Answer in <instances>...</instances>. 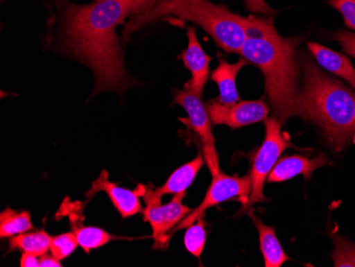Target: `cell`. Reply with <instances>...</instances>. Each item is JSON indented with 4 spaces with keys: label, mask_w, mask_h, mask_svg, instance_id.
<instances>
[{
    "label": "cell",
    "mask_w": 355,
    "mask_h": 267,
    "mask_svg": "<svg viewBox=\"0 0 355 267\" xmlns=\"http://www.w3.org/2000/svg\"><path fill=\"white\" fill-rule=\"evenodd\" d=\"M63 10L64 44L67 51L92 69L93 95L105 91L123 93L135 85L123 60L117 27L148 7L153 0H99L78 6L57 0Z\"/></svg>",
    "instance_id": "1"
},
{
    "label": "cell",
    "mask_w": 355,
    "mask_h": 267,
    "mask_svg": "<svg viewBox=\"0 0 355 267\" xmlns=\"http://www.w3.org/2000/svg\"><path fill=\"white\" fill-rule=\"evenodd\" d=\"M247 37L239 55L264 76L265 92L275 117L281 125L295 117L299 93L297 47L301 37L279 35L273 17H245Z\"/></svg>",
    "instance_id": "2"
},
{
    "label": "cell",
    "mask_w": 355,
    "mask_h": 267,
    "mask_svg": "<svg viewBox=\"0 0 355 267\" xmlns=\"http://www.w3.org/2000/svg\"><path fill=\"white\" fill-rule=\"evenodd\" d=\"M300 64L303 85L295 117L318 126L331 148L340 153L355 135V94L319 69L308 55H301Z\"/></svg>",
    "instance_id": "3"
},
{
    "label": "cell",
    "mask_w": 355,
    "mask_h": 267,
    "mask_svg": "<svg viewBox=\"0 0 355 267\" xmlns=\"http://www.w3.org/2000/svg\"><path fill=\"white\" fill-rule=\"evenodd\" d=\"M168 17L202 28L225 53H239L246 41L245 17L231 12L228 6L216 5L211 0H153L125 24L123 41H129L133 33L148 24Z\"/></svg>",
    "instance_id": "4"
},
{
    "label": "cell",
    "mask_w": 355,
    "mask_h": 267,
    "mask_svg": "<svg viewBox=\"0 0 355 267\" xmlns=\"http://www.w3.org/2000/svg\"><path fill=\"white\" fill-rule=\"evenodd\" d=\"M265 129H266V135H265L264 142L253 155L252 169L250 171L251 183H252L250 196L247 203H244V206L241 207L237 215L244 213L247 209L251 208L255 203L266 201L264 196L265 181L278 162L283 151L289 147H296L283 135L280 121L276 117H272L265 119Z\"/></svg>",
    "instance_id": "5"
},
{
    "label": "cell",
    "mask_w": 355,
    "mask_h": 267,
    "mask_svg": "<svg viewBox=\"0 0 355 267\" xmlns=\"http://www.w3.org/2000/svg\"><path fill=\"white\" fill-rule=\"evenodd\" d=\"M185 192L175 194L171 203L161 205L162 197L155 193V187H146L143 198L146 207L141 210L144 221L153 228L155 249L166 247L171 232L175 226L191 213V209L183 205Z\"/></svg>",
    "instance_id": "6"
},
{
    "label": "cell",
    "mask_w": 355,
    "mask_h": 267,
    "mask_svg": "<svg viewBox=\"0 0 355 267\" xmlns=\"http://www.w3.org/2000/svg\"><path fill=\"white\" fill-rule=\"evenodd\" d=\"M173 103H177V105L184 107L189 114V119H180V121L189 123L193 130L198 135L201 145H202V153L205 163H207L212 176H217L221 171L220 167H219L218 153L215 147L211 117H209L205 103L201 101L200 95L195 93L189 87H184V89L175 91Z\"/></svg>",
    "instance_id": "7"
},
{
    "label": "cell",
    "mask_w": 355,
    "mask_h": 267,
    "mask_svg": "<svg viewBox=\"0 0 355 267\" xmlns=\"http://www.w3.org/2000/svg\"><path fill=\"white\" fill-rule=\"evenodd\" d=\"M251 187H252V183H251L250 174L244 177L228 176V175L223 174V171H220L217 176L213 177L212 182L209 185V190H207L202 203L196 209L191 210V213L187 214L173 228V230L171 232V236L175 231L182 230V229L187 228V227L193 225L199 217L205 214L207 209L212 208V207H215L219 203L230 200V199L235 198V197H241L247 203L248 199H246V197L249 198V196H250Z\"/></svg>",
    "instance_id": "8"
},
{
    "label": "cell",
    "mask_w": 355,
    "mask_h": 267,
    "mask_svg": "<svg viewBox=\"0 0 355 267\" xmlns=\"http://www.w3.org/2000/svg\"><path fill=\"white\" fill-rule=\"evenodd\" d=\"M205 107L214 125H225L231 129L260 123L267 119L269 113L268 105L263 99L241 101L231 105L209 101L205 103Z\"/></svg>",
    "instance_id": "9"
},
{
    "label": "cell",
    "mask_w": 355,
    "mask_h": 267,
    "mask_svg": "<svg viewBox=\"0 0 355 267\" xmlns=\"http://www.w3.org/2000/svg\"><path fill=\"white\" fill-rule=\"evenodd\" d=\"M187 49L181 53V59L184 67L191 71V80L185 83L184 87H189L202 96L209 78V63L212 61V57L207 55L201 47L197 39L196 28H187Z\"/></svg>",
    "instance_id": "10"
},
{
    "label": "cell",
    "mask_w": 355,
    "mask_h": 267,
    "mask_svg": "<svg viewBox=\"0 0 355 267\" xmlns=\"http://www.w3.org/2000/svg\"><path fill=\"white\" fill-rule=\"evenodd\" d=\"M99 192L107 193L113 206L119 211L123 218L133 216L137 213H141L143 210L139 200L141 195L137 189L135 191L128 190L125 187H119L116 183L111 182L107 171H101L98 178L92 183L91 189L85 196L89 199Z\"/></svg>",
    "instance_id": "11"
},
{
    "label": "cell",
    "mask_w": 355,
    "mask_h": 267,
    "mask_svg": "<svg viewBox=\"0 0 355 267\" xmlns=\"http://www.w3.org/2000/svg\"><path fill=\"white\" fill-rule=\"evenodd\" d=\"M330 163V160L324 153H320L312 160L303 155H289L277 162L267 179L269 182H283L298 175H302L306 180H310L313 173L317 169L326 166Z\"/></svg>",
    "instance_id": "12"
},
{
    "label": "cell",
    "mask_w": 355,
    "mask_h": 267,
    "mask_svg": "<svg viewBox=\"0 0 355 267\" xmlns=\"http://www.w3.org/2000/svg\"><path fill=\"white\" fill-rule=\"evenodd\" d=\"M249 64L246 59H241L236 63H229L225 60L219 61L218 67L211 73V80L216 83L219 96L216 99L221 105H231L239 103V94L237 91L236 78L241 69Z\"/></svg>",
    "instance_id": "13"
},
{
    "label": "cell",
    "mask_w": 355,
    "mask_h": 267,
    "mask_svg": "<svg viewBox=\"0 0 355 267\" xmlns=\"http://www.w3.org/2000/svg\"><path fill=\"white\" fill-rule=\"evenodd\" d=\"M308 49L322 69L343 78L355 89V69L347 55L312 42L308 43Z\"/></svg>",
    "instance_id": "14"
},
{
    "label": "cell",
    "mask_w": 355,
    "mask_h": 267,
    "mask_svg": "<svg viewBox=\"0 0 355 267\" xmlns=\"http://www.w3.org/2000/svg\"><path fill=\"white\" fill-rule=\"evenodd\" d=\"M249 216L252 219L259 232L260 238V248L264 257L265 266L280 267L283 263L289 260L288 256L285 254L276 235L275 227L266 226L259 217L255 216L252 212H249Z\"/></svg>",
    "instance_id": "15"
},
{
    "label": "cell",
    "mask_w": 355,
    "mask_h": 267,
    "mask_svg": "<svg viewBox=\"0 0 355 267\" xmlns=\"http://www.w3.org/2000/svg\"><path fill=\"white\" fill-rule=\"evenodd\" d=\"M205 162L203 153H198L193 160L189 161L187 164L175 169L162 187H155V193L159 196L163 197L166 194H179V193L187 192Z\"/></svg>",
    "instance_id": "16"
},
{
    "label": "cell",
    "mask_w": 355,
    "mask_h": 267,
    "mask_svg": "<svg viewBox=\"0 0 355 267\" xmlns=\"http://www.w3.org/2000/svg\"><path fill=\"white\" fill-rule=\"evenodd\" d=\"M51 239L53 238L45 230L21 233L10 238L9 252L19 249L23 252L42 257L51 250Z\"/></svg>",
    "instance_id": "17"
},
{
    "label": "cell",
    "mask_w": 355,
    "mask_h": 267,
    "mask_svg": "<svg viewBox=\"0 0 355 267\" xmlns=\"http://www.w3.org/2000/svg\"><path fill=\"white\" fill-rule=\"evenodd\" d=\"M31 216L27 211L16 212L7 207L0 214V238H12L21 233L33 230Z\"/></svg>",
    "instance_id": "18"
},
{
    "label": "cell",
    "mask_w": 355,
    "mask_h": 267,
    "mask_svg": "<svg viewBox=\"0 0 355 267\" xmlns=\"http://www.w3.org/2000/svg\"><path fill=\"white\" fill-rule=\"evenodd\" d=\"M73 231L77 236L79 246L87 254H89V251L93 250V249L101 248L111 241L119 239L114 235H112L111 233L103 230V229L97 228V227L76 226L73 227Z\"/></svg>",
    "instance_id": "19"
},
{
    "label": "cell",
    "mask_w": 355,
    "mask_h": 267,
    "mask_svg": "<svg viewBox=\"0 0 355 267\" xmlns=\"http://www.w3.org/2000/svg\"><path fill=\"white\" fill-rule=\"evenodd\" d=\"M205 240H207V231H205V219L202 215L197 219L195 224L187 227L184 235L185 248L189 254L200 258L205 249Z\"/></svg>",
    "instance_id": "20"
},
{
    "label": "cell",
    "mask_w": 355,
    "mask_h": 267,
    "mask_svg": "<svg viewBox=\"0 0 355 267\" xmlns=\"http://www.w3.org/2000/svg\"><path fill=\"white\" fill-rule=\"evenodd\" d=\"M334 240L335 249L332 257L334 266H355V244L337 233L331 234Z\"/></svg>",
    "instance_id": "21"
},
{
    "label": "cell",
    "mask_w": 355,
    "mask_h": 267,
    "mask_svg": "<svg viewBox=\"0 0 355 267\" xmlns=\"http://www.w3.org/2000/svg\"><path fill=\"white\" fill-rule=\"evenodd\" d=\"M79 246L75 232L63 233L51 239V252L58 260L69 258Z\"/></svg>",
    "instance_id": "22"
},
{
    "label": "cell",
    "mask_w": 355,
    "mask_h": 267,
    "mask_svg": "<svg viewBox=\"0 0 355 267\" xmlns=\"http://www.w3.org/2000/svg\"><path fill=\"white\" fill-rule=\"evenodd\" d=\"M327 3L342 14L347 28L355 30V0H328Z\"/></svg>",
    "instance_id": "23"
},
{
    "label": "cell",
    "mask_w": 355,
    "mask_h": 267,
    "mask_svg": "<svg viewBox=\"0 0 355 267\" xmlns=\"http://www.w3.org/2000/svg\"><path fill=\"white\" fill-rule=\"evenodd\" d=\"M330 37L340 44L345 53L355 58V33H350L348 30L340 29L331 33Z\"/></svg>",
    "instance_id": "24"
},
{
    "label": "cell",
    "mask_w": 355,
    "mask_h": 267,
    "mask_svg": "<svg viewBox=\"0 0 355 267\" xmlns=\"http://www.w3.org/2000/svg\"><path fill=\"white\" fill-rule=\"evenodd\" d=\"M244 6L248 11L263 14L265 17H275L278 13L265 0H244Z\"/></svg>",
    "instance_id": "25"
},
{
    "label": "cell",
    "mask_w": 355,
    "mask_h": 267,
    "mask_svg": "<svg viewBox=\"0 0 355 267\" xmlns=\"http://www.w3.org/2000/svg\"><path fill=\"white\" fill-rule=\"evenodd\" d=\"M21 267H39L40 260H37V256L35 255L28 254V252H23V256L21 258Z\"/></svg>",
    "instance_id": "26"
},
{
    "label": "cell",
    "mask_w": 355,
    "mask_h": 267,
    "mask_svg": "<svg viewBox=\"0 0 355 267\" xmlns=\"http://www.w3.org/2000/svg\"><path fill=\"white\" fill-rule=\"evenodd\" d=\"M61 261L58 260L53 255H44L40 259V267H61Z\"/></svg>",
    "instance_id": "27"
},
{
    "label": "cell",
    "mask_w": 355,
    "mask_h": 267,
    "mask_svg": "<svg viewBox=\"0 0 355 267\" xmlns=\"http://www.w3.org/2000/svg\"><path fill=\"white\" fill-rule=\"evenodd\" d=\"M96 1H99V0H96Z\"/></svg>",
    "instance_id": "28"
}]
</instances>
